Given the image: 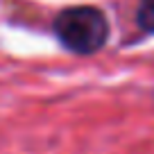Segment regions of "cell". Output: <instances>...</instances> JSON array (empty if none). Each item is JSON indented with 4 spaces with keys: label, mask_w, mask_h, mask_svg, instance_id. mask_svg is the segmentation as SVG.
<instances>
[{
    "label": "cell",
    "mask_w": 154,
    "mask_h": 154,
    "mask_svg": "<svg viewBox=\"0 0 154 154\" xmlns=\"http://www.w3.org/2000/svg\"><path fill=\"white\" fill-rule=\"evenodd\" d=\"M54 34L68 50L77 54L97 52L106 43L109 25L97 7H70L54 18Z\"/></svg>",
    "instance_id": "cell-1"
},
{
    "label": "cell",
    "mask_w": 154,
    "mask_h": 154,
    "mask_svg": "<svg viewBox=\"0 0 154 154\" xmlns=\"http://www.w3.org/2000/svg\"><path fill=\"white\" fill-rule=\"evenodd\" d=\"M136 20H138V27L143 32L154 34V0H140Z\"/></svg>",
    "instance_id": "cell-2"
}]
</instances>
